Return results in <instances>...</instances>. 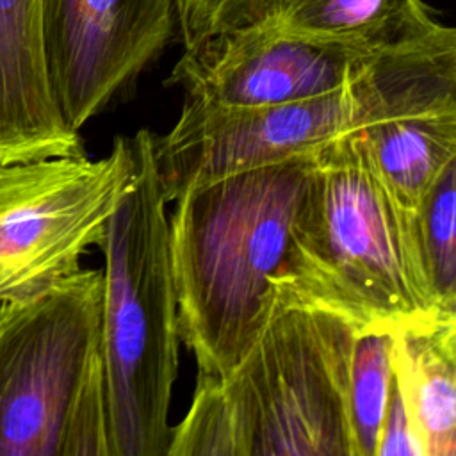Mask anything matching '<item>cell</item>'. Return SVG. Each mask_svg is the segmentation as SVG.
I'll return each instance as SVG.
<instances>
[{"label":"cell","instance_id":"cell-1","mask_svg":"<svg viewBox=\"0 0 456 456\" xmlns=\"http://www.w3.org/2000/svg\"><path fill=\"white\" fill-rule=\"evenodd\" d=\"M315 160L317 150L175 198L169 251L178 333L198 372L226 376L264 330Z\"/></svg>","mask_w":456,"mask_h":456},{"label":"cell","instance_id":"cell-2","mask_svg":"<svg viewBox=\"0 0 456 456\" xmlns=\"http://www.w3.org/2000/svg\"><path fill=\"white\" fill-rule=\"evenodd\" d=\"M358 330L274 290L256 342L226 374L198 372L167 456H354L347 379Z\"/></svg>","mask_w":456,"mask_h":456},{"label":"cell","instance_id":"cell-3","mask_svg":"<svg viewBox=\"0 0 456 456\" xmlns=\"http://www.w3.org/2000/svg\"><path fill=\"white\" fill-rule=\"evenodd\" d=\"M273 287L358 331L438 330L413 212L381 180L358 130L317 150L285 271Z\"/></svg>","mask_w":456,"mask_h":456},{"label":"cell","instance_id":"cell-4","mask_svg":"<svg viewBox=\"0 0 456 456\" xmlns=\"http://www.w3.org/2000/svg\"><path fill=\"white\" fill-rule=\"evenodd\" d=\"M456 105V28L417 48L376 57L356 80L308 100L221 109L183 100L153 159L167 203L185 189L297 155L367 125Z\"/></svg>","mask_w":456,"mask_h":456},{"label":"cell","instance_id":"cell-5","mask_svg":"<svg viewBox=\"0 0 456 456\" xmlns=\"http://www.w3.org/2000/svg\"><path fill=\"white\" fill-rule=\"evenodd\" d=\"M132 142L137 173L100 242L109 445L110 456H167L180 340L169 216L153 134L141 128Z\"/></svg>","mask_w":456,"mask_h":456},{"label":"cell","instance_id":"cell-6","mask_svg":"<svg viewBox=\"0 0 456 456\" xmlns=\"http://www.w3.org/2000/svg\"><path fill=\"white\" fill-rule=\"evenodd\" d=\"M103 273L0 303V456H110Z\"/></svg>","mask_w":456,"mask_h":456},{"label":"cell","instance_id":"cell-7","mask_svg":"<svg viewBox=\"0 0 456 456\" xmlns=\"http://www.w3.org/2000/svg\"><path fill=\"white\" fill-rule=\"evenodd\" d=\"M137 173L132 139L110 153L0 166V303L32 296L80 269Z\"/></svg>","mask_w":456,"mask_h":456},{"label":"cell","instance_id":"cell-8","mask_svg":"<svg viewBox=\"0 0 456 456\" xmlns=\"http://www.w3.org/2000/svg\"><path fill=\"white\" fill-rule=\"evenodd\" d=\"M176 23L173 0H39V36L53 98L80 130L166 48Z\"/></svg>","mask_w":456,"mask_h":456},{"label":"cell","instance_id":"cell-9","mask_svg":"<svg viewBox=\"0 0 456 456\" xmlns=\"http://www.w3.org/2000/svg\"><path fill=\"white\" fill-rule=\"evenodd\" d=\"M378 55L267 21L185 48L167 84L205 107H269L340 89Z\"/></svg>","mask_w":456,"mask_h":456},{"label":"cell","instance_id":"cell-10","mask_svg":"<svg viewBox=\"0 0 456 456\" xmlns=\"http://www.w3.org/2000/svg\"><path fill=\"white\" fill-rule=\"evenodd\" d=\"M84 155L53 98L39 36V0H0V166Z\"/></svg>","mask_w":456,"mask_h":456},{"label":"cell","instance_id":"cell-11","mask_svg":"<svg viewBox=\"0 0 456 456\" xmlns=\"http://www.w3.org/2000/svg\"><path fill=\"white\" fill-rule=\"evenodd\" d=\"M274 21L369 53L424 46L456 28L435 21L422 0H281Z\"/></svg>","mask_w":456,"mask_h":456},{"label":"cell","instance_id":"cell-12","mask_svg":"<svg viewBox=\"0 0 456 456\" xmlns=\"http://www.w3.org/2000/svg\"><path fill=\"white\" fill-rule=\"evenodd\" d=\"M358 134L381 180L415 212L426 189L456 155V105L383 119Z\"/></svg>","mask_w":456,"mask_h":456},{"label":"cell","instance_id":"cell-13","mask_svg":"<svg viewBox=\"0 0 456 456\" xmlns=\"http://www.w3.org/2000/svg\"><path fill=\"white\" fill-rule=\"evenodd\" d=\"M394 369L406 390L426 456H456V363L435 331H399Z\"/></svg>","mask_w":456,"mask_h":456},{"label":"cell","instance_id":"cell-14","mask_svg":"<svg viewBox=\"0 0 456 456\" xmlns=\"http://www.w3.org/2000/svg\"><path fill=\"white\" fill-rule=\"evenodd\" d=\"M413 223L440 330L456 322V155L422 194Z\"/></svg>","mask_w":456,"mask_h":456},{"label":"cell","instance_id":"cell-15","mask_svg":"<svg viewBox=\"0 0 456 456\" xmlns=\"http://www.w3.org/2000/svg\"><path fill=\"white\" fill-rule=\"evenodd\" d=\"M394 331L363 330L354 335L347 417L354 456H376L394 374Z\"/></svg>","mask_w":456,"mask_h":456},{"label":"cell","instance_id":"cell-16","mask_svg":"<svg viewBox=\"0 0 456 456\" xmlns=\"http://www.w3.org/2000/svg\"><path fill=\"white\" fill-rule=\"evenodd\" d=\"M183 50L232 30L274 21L281 0H173Z\"/></svg>","mask_w":456,"mask_h":456},{"label":"cell","instance_id":"cell-17","mask_svg":"<svg viewBox=\"0 0 456 456\" xmlns=\"http://www.w3.org/2000/svg\"><path fill=\"white\" fill-rule=\"evenodd\" d=\"M426 456L424 444L417 431L406 390L394 369L388 404L383 419L376 456Z\"/></svg>","mask_w":456,"mask_h":456},{"label":"cell","instance_id":"cell-18","mask_svg":"<svg viewBox=\"0 0 456 456\" xmlns=\"http://www.w3.org/2000/svg\"><path fill=\"white\" fill-rule=\"evenodd\" d=\"M435 340H436L438 347L456 363V322L436 330Z\"/></svg>","mask_w":456,"mask_h":456}]
</instances>
